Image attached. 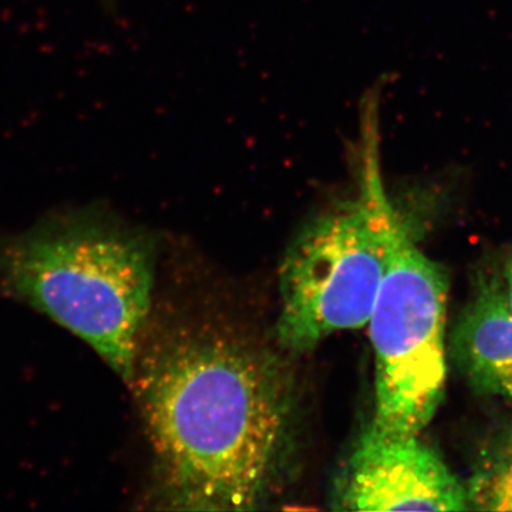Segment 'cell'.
Instances as JSON below:
<instances>
[{"instance_id":"2","label":"cell","mask_w":512,"mask_h":512,"mask_svg":"<svg viewBox=\"0 0 512 512\" xmlns=\"http://www.w3.org/2000/svg\"><path fill=\"white\" fill-rule=\"evenodd\" d=\"M147 239L97 207L0 237V292L86 342L130 384L153 301Z\"/></svg>"},{"instance_id":"3","label":"cell","mask_w":512,"mask_h":512,"mask_svg":"<svg viewBox=\"0 0 512 512\" xmlns=\"http://www.w3.org/2000/svg\"><path fill=\"white\" fill-rule=\"evenodd\" d=\"M379 141V94L373 93L363 107L355 197L306 222L279 269L276 340L286 352H309L335 333L369 323L400 218L384 188Z\"/></svg>"},{"instance_id":"8","label":"cell","mask_w":512,"mask_h":512,"mask_svg":"<svg viewBox=\"0 0 512 512\" xmlns=\"http://www.w3.org/2000/svg\"><path fill=\"white\" fill-rule=\"evenodd\" d=\"M501 284H503L505 295L512 306V254L505 261L503 274H501Z\"/></svg>"},{"instance_id":"4","label":"cell","mask_w":512,"mask_h":512,"mask_svg":"<svg viewBox=\"0 0 512 512\" xmlns=\"http://www.w3.org/2000/svg\"><path fill=\"white\" fill-rule=\"evenodd\" d=\"M448 276L394 225L369 328L375 353V416L389 433L420 434L443 403L447 382Z\"/></svg>"},{"instance_id":"7","label":"cell","mask_w":512,"mask_h":512,"mask_svg":"<svg viewBox=\"0 0 512 512\" xmlns=\"http://www.w3.org/2000/svg\"><path fill=\"white\" fill-rule=\"evenodd\" d=\"M466 490L474 510L512 511V431L488 447Z\"/></svg>"},{"instance_id":"1","label":"cell","mask_w":512,"mask_h":512,"mask_svg":"<svg viewBox=\"0 0 512 512\" xmlns=\"http://www.w3.org/2000/svg\"><path fill=\"white\" fill-rule=\"evenodd\" d=\"M130 386L168 508L256 510L284 481L296 389L264 343L221 323H174L143 336Z\"/></svg>"},{"instance_id":"6","label":"cell","mask_w":512,"mask_h":512,"mask_svg":"<svg viewBox=\"0 0 512 512\" xmlns=\"http://www.w3.org/2000/svg\"><path fill=\"white\" fill-rule=\"evenodd\" d=\"M450 353L471 389L512 400V306L501 281L477 286L451 332Z\"/></svg>"},{"instance_id":"5","label":"cell","mask_w":512,"mask_h":512,"mask_svg":"<svg viewBox=\"0 0 512 512\" xmlns=\"http://www.w3.org/2000/svg\"><path fill=\"white\" fill-rule=\"evenodd\" d=\"M333 511H466V484L420 434L389 433L372 423L330 491Z\"/></svg>"}]
</instances>
